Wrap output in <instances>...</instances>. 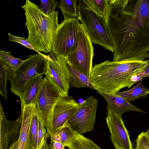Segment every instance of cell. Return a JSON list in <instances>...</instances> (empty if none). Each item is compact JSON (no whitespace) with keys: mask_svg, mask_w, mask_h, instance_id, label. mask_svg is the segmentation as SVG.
Instances as JSON below:
<instances>
[{"mask_svg":"<svg viewBox=\"0 0 149 149\" xmlns=\"http://www.w3.org/2000/svg\"><path fill=\"white\" fill-rule=\"evenodd\" d=\"M113 61L144 60L149 51V0H107Z\"/></svg>","mask_w":149,"mask_h":149,"instance_id":"6da1fadb","label":"cell"},{"mask_svg":"<svg viewBox=\"0 0 149 149\" xmlns=\"http://www.w3.org/2000/svg\"><path fill=\"white\" fill-rule=\"evenodd\" d=\"M148 65L146 60L105 61L93 67L90 81L95 90L115 93L130 88L132 77Z\"/></svg>","mask_w":149,"mask_h":149,"instance_id":"7a4b0ae2","label":"cell"},{"mask_svg":"<svg viewBox=\"0 0 149 149\" xmlns=\"http://www.w3.org/2000/svg\"><path fill=\"white\" fill-rule=\"evenodd\" d=\"M22 8L24 10L25 26L28 31L27 39L38 52L50 53L59 25L58 11L47 15L40 7L29 0Z\"/></svg>","mask_w":149,"mask_h":149,"instance_id":"3957f363","label":"cell"},{"mask_svg":"<svg viewBox=\"0 0 149 149\" xmlns=\"http://www.w3.org/2000/svg\"><path fill=\"white\" fill-rule=\"evenodd\" d=\"M78 19L83 25L92 43L100 45L113 53V44L107 29L106 19L78 1Z\"/></svg>","mask_w":149,"mask_h":149,"instance_id":"277c9868","label":"cell"},{"mask_svg":"<svg viewBox=\"0 0 149 149\" xmlns=\"http://www.w3.org/2000/svg\"><path fill=\"white\" fill-rule=\"evenodd\" d=\"M48 55L42 53L29 55L15 73L10 81V91L20 98L26 84L34 78L45 74Z\"/></svg>","mask_w":149,"mask_h":149,"instance_id":"5b68a950","label":"cell"},{"mask_svg":"<svg viewBox=\"0 0 149 149\" xmlns=\"http://www.w3.org/2000/svg\"><path fill=\"white\" fill-rule=\"evenodd\" d=\"M76 18L64 19L59 24L49 54L66 58L76 49L81 23Z\"/></svg>","mask_w":149,"mask_h":149,"instance_id":"8992f818","label":"cell"},{"mask_svg":"<svg viewBox=\"0 0 149 149\" xmlns=\"http://www.w3.org/2000/svg\"><path fill=\"white\" fill-rule=\"evenodd\" d=\"M61 97L57 88L46 77L43 78L34 106L36 113L50 137L52 136L53 110L56 103Z\"/></svg>","mask_w":149,"mask_h":149,"instance_id":"52a82bcc","label":"cell"},{"mask_svg":"<svg viewBox=\"0 0 149 149\" xmlns=\"http://www.w3.org/2000/svg\"><path fill=\"white\" fill-rule=\"evenodd\" d=\"M92 42L83 25L81 23L77 46L66 58L76 70L90 77L93 68L94 55Z\"/></svg>","mask_w":149,"mask_h":149,"instance_id":"ba28073f","label":"cell"},{"mask_svg":"<svg viewBox=\"0 0 149 149\" xmlns=\"http://www.w3.org/2000/svg\"><path fill=\"white\" fill-rule=\"evenodd\" d=\"M98 101L91 96L81 103L64 126H68L77 134H82L94 130Z\"/></svg>","mask_w":149,"mask_h":149,"instance_id":"9c48e42d","label":"cell"},{"mask_svg":"<svg viewBox=\"0 0 149 149\" xmlns=\"http://www.w3.org/2000/svg\"><path fill=\"white\" fill-rule=\"evenodd\" d=\"M47 59L45 77L57 88L61 97L68 96L70 86L69 73L64 58L48 55Z\"/></svg>","mask_w":149,"mask_h":149,"instance_id":"30bf717a","label":"cell"},{"mask_svg":"<svg viewBox=\"0 0 149 149\" xmlns=\"http://www.w3.org/2000/svg\"><path fill=\"white\" fill-rule=\"evenodd\" d=\"M106 123L110 133V139L115 149H132L128 132L122 116L107 109Z\"/></svg>","mask_w":149,"mask_h":149,"instance_id":"8fae6325","label":"cell"},{"mask_svg":"<svg viewBox=\"0 0 149 149\" xmlns=\"http://www.w3.org/2000/svg\"><path fill=\"white\" fill-rule=\"evenodd\" d=\"M79 104L70 96L61 97L59 100L53 110L51 136L62 127L73 115Z\"/></svg>","mask_w":149,"mask_h":149,"instance_id":"7c38bea8","label":"cell"},{"mask_svg":"<svg viewBox=\"0 0 149 149\" xmlns=\"http://www.w3.org/2000/svg\"><path fill=\"white\" fill-rule=\"evenodd\" d=\"M22 114L14 121L6 118L0 102V149H9L11 146L19 139L22 126Z\"/></svg>","mask_w":149,"mask_h":149,"instance_id":"4fadbf2b","label":"cell"},{"mask_svg":"<svg viewBox=\"0 0 149 149\" xmlns=\"http://www.w3.org/2000/svg\"><path fill=\"white\" fill-rule=\"evenodd\" d=\"M96 91L107 101V109H110L120 116H122L125 113L128 111L146 113L144 111L131 104L125 99L115 93H110L98 90Z\"/></svg>","mask_w":149,"mask_h":149,"instance_id":"5bb4252c","label":"cell"},{"mask_svg":"<svg viewBox=\"0 0 149 149\" xmlns=\"http://www.w3.org/2000/svg\"><path fill=\"white\" fill-rule=\"evenodd\" d=\"M35 111L33 105L25 107L21 109V127L19 138V149H27L30 127Z\"/></svg>","mask_w":149,"mask_h":149,"instance_id":"9a60e30c","label":"cell"},{"mask_svg":"<svg viewBox=\"0 0 149 149\" xmlns=\"http://www.w3.org/2000/svg\"><path fill=\"white\" fill-rule=\"evenodd\" d=\"M43 79L42 75H39L32 79L26 84L20 98L22 109L25 107L34 106Z\"/></svg>","mask_w":149,"mask_h":149,"instance_id":"2e32d148","label":"cell"},{"mask_svg":"<svg viewBox=\"0 0 149 149\" xmlns=\"http://www.w3.org/2000/svg\"><path fill=\"white\" fill-rule=\"evenodd\" d=\"M65 65L69 73L70 86L72 88H87L95 90L90 81V77L76 70L64 58Z\"/></svg>","mask_w":149,"mask_h":149,"instance_id":"e0dca14e","label":"cell"},{"mask_svg":"<svg viewBox=\"0 0 149 149\" xmlns=\"http://www.w3.org/2000/svg\"><path fill=\"white\" fill-rule=\"evenodd\" d=\"M149 91V88L144 86L141 80L137 82L131 89L115 93L130 102L139 98L146 97Z\"/></svg>","mask_w":149,"mask_h":149,"instance_id":"ac0fdd59","label":"cell"},{"mask_svg":"<svg viewBox=\"0 0 149 149\" xmlns=\"http://www.w3.org/2000/svg\"><path fill=\"white\" fill-rule=\"evenodd\" d=\"M65 146L69 149H102L92 140L78 134Z\"/></svg>","mask_w":149,"mask_h":149,"instance_id":"d6986e66","label":"cell"},{"mask_svg":"<svg viewBox=\"0 0 149 149\" xmlns=\"http://www.w3.org/2000/svg\"><path fill=\"white\" fill-rule=\"evenodd\" d=\"M0 59L8 67L12 78L16 71L24 61V60L13 57L11 52H6L2 49L0 51Z\"/></svg>","mask_w":149,"mask_h":149,"instance_id":"ffe728a7","label":"cell"},{"mask_svg":"<svg viewBox=\"0 0 149 149\" xmlns=\"http://www.w3.org/2000/svg\"><path fill=\"white\" fill-rule=\"evenodd\" d=\"M77 0H61L58 3L59 7L64 17V19L79 18Z\"/></svg>","mask_w":149,"mask_h":149,"instance_id":"44dd1931","label":"cell"},{"mask_svg":"<svg viewBox=\"0 0 149 149\" xmlns=\"http://www.w3.org/2000/svg\"><path fill=\"white\" fill-rule=\"evenodd\" d=\"M77 134L68 126H64L51 137V141L61 142L65 146L70 143Z\"/></svg>","mask_w":149,"mask_h":149,"instance_id":"7402d4cb","label":"cell"},{"mask_svg":"<svg viewBox=\"0 0 149 149\" xmlns=\"http://www.w3.org/2000/svg\"><path fill=\"white\" fill-rule=\"evenodd\" d=\"M82 1L87 7L106 19L107 10V0H83Z\"/></svg>","mask_w":149,"mask_h":149,"instance_id":"603a6c76","label":"cell"},{"mask_svg":"<svg viewBox=\"0 0 149 149\" xmlns=\"http://www.w3.org/2000/svg\"><path fill=\"white\" fill-rule=\"evenodd\" d=\"M6 65L0 59V93L5 101L8 99L7 91V83L10 77Z\"/></svg>","mask_w":149,"mask_h":149,"instance_id":"cb8c5ba5","label":"cell"},{"mask_svg":"<svg viewBox=\"0 0 149 149\" xmlns=\"http://www.w3.org/2000/svg\"><path fill=\"white\" fill-rule=\"evenodd\" d=\"M38 118L35 112L31 120L27 149L37 148Z\"/></svg>","mask_w":149,"mask_h":149,"instance_id":"d4e9b609","label":"cell"},{"mask_svg":"<svg viewBox=\"0 0 149 149\" xmlns=\"http://www.w3.org/2000/svg\"><path fill=\"white\" fill-rule=\"evenodd\" d=\"M40 7L44 13L49 15L55 11L56 7L58 6V1L56 0H40Z\"/></svg>","mask_w":149,"mask_h":149,"instance_id":"484cf974","label":"cell"},{"mask_svg":"<svg viewBox=\"0 0 149 149\" xmlns=\"http://www.w3.org/2000/svg\"><path fill=\"white\" fill-rule=\"evenodd\" d=\"M136 143L134 149H149V137L146 132H143L138 135Z\"/></svg>","mask_w":149,"mask_h":149,"instance_id":"4316f807","label":"cell"},{"mask_svg":"<svg viewBox=\"0 0 149 149\" xmlns=\"http://www.w3.org/2000/svg\"><path fill=\"white\" fill-rule=\"evenodd\" d=\"M38 137L37 148L41 146L45 139L49 138L50 136L47 133L45 127L40 120L38 118Z\"/></svg>","mask_w":149,"mask_h":149,"instance_id":"83f0119b","label":"cell"},{"mask_svg":"<svg viewBox=\"0 0 149 149\" xmlns=\"http://www.w3.org/2000/svg\"><path fill=\"white\" fill-rule=\"evenodd\" d=\"M8 36L9 41L17 42L28 48L34 50L38 53H41L33 47L27 39L13 35L9 33H8Z\"/></svg>","mask_w":149,"mask_h":149,"instance_id":"f1b7e54d","label":"cell"},{"mask_svg":"<svg viewBox=\"0 0 149 149\" xmlns=\"http://www.w3.org/2000/svg\"><path fill=\"white\" fill-rule=\"evenodd\" d=\"M146 60L148 63V65L146 68L132 77L131 79V82L132 84L133 85L137 82L142 80L143 78L147 77L149 75V58Z\"/></svg>","mask_w":149,"mask_h":149,"instance_id":"f546056e","label":"cell"},{"mask_svg":"<svg viewBox=\"0 0 149 149\" xmlns=\"http://www.w3.org/2000/svg\"><path fill=\"white\" fill-rule=\"evenodd\" d=\"M49 146L52 149H65V145L58 141H51Z\"/></svg>","mask_w":149,"mask_h":149,"instance_id":"4dcf8cb0","label":"cell"},{"mask_svg":"<svg viewBox=\"0 0 149 149\" xmlns=\"http://www.w3.org/2000/svg\"><path fill=\"white\" fill-rule=\"evenodd\" d=\"M19 139L11 146L9 149H19Z\"/></svg>","mask_w":149,"mask_h":149,"instance_id":"1f68e13d","label":"cell"},{"mask_svg":"<svg viewBox=\"0 0 149 149\" xmlns=\"http://www.w3.org/2000/svg\"><path fill=\"white\" fill-rule=\"evenodd\" d=\"M47 139H45L41 149H52L47 144Z\"/></svg>","mask_w":149,"mask_h":149,"instance_id":"d6a6232c","label":"cell"},{"mask_svg":"<svg viewBox=\"0 0 149 149\" xmlns=\"http://www.w3.org/2000/svg\"><path fill=\"white\" fill-rule=\"evenodd\" d=\"M149 58V52L144 57V59Z\"/></svg>","mask_w":149,"mask_h":149,"instance_id":"836d02e7","label":"cell"},{"mask_svg":"<svg viewBox=\"0 0 149 149\" xmlns=\"http://www.w3.org/2000/svg\"><path fill=\"white\" fill-rule=\"evenodd\" d=\"M147 136L149 137V128L147 131L146 132Z\"/></svg>","mask_w":149,"mask_h":149,"instance_id":"e575fe53","label":"cell"},{"mask_svg":"<svg viewBox=\"0 0 149 149\" xmlns=\"http://www.w3.org/2000/svg\"><path fill=\"white\" fill-rule=\"evenodd\" d=\"M43 145V144H42ZM42 145L40 147L38 148H37V149H41V148H42Z\"/></svg>","mask_w":149,"mask_h":149,"instance_id":"d590c367","label":"cell"},{"mask_svg":"<svg viewBox=\"0 0 149 149\" xmlns=\"http://www.w3.org/2000/svg\"><path fill=\"white\" fill-rule=\"evenodd\" d=\"M147 77H149V75H148Z\"/></svg>","mask_w":149,"mask_h":149,"instance_id":"8d00e7d4","label":"cell"},{"mask_svg":"<svg viewBox=\"0 0 149 149\" xmlns=\"http://www.w3.org/2000/svg\"><path fill=\"white\" fill-rule=\"evenodd\" d=\"M148 94H149V91H148Z\"/></svg>","mask_w":149,"mask_h":149,"instance_id":"74e56055","label":"cell"}]
</instances>
